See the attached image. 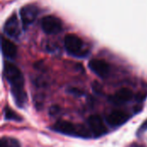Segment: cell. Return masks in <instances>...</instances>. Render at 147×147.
Instances as JSON below:
<instances>
[{"instance_id": "14", "label": "cell", "mask_w": 147, "mask_h": 147, "mask_svg": "<svg viewBox=\"0 0 147 147\" xmlns=\"http://www.w3.org/2000/svg\"><path fill=\"white\" fill-rule=\"evenodd\" d=\"M67 91H68V93H70L73 96H82L84 95V92L82 90H80L78 88H75V87L69 88L67 90Z\"/></svg>"}, {"instance_id": "9", "label": "cell", "mask_w": 147, "mask_h": 147, "mask_svg": "<svg viewBox=\"0 0 147 147\" xmlns=\"http://www.w3.org/2000/svg\"><path fill=\"white\" fill-rule=\"evenodd\" d=\"M129 118L130 115L127 112L122 110H114L108 115L106 120L111 127H120L126 123Z\"/></svg>"}, {"instance_id": "6", "label": "cell", "mask_w": 147, "mask_h": 147, "mask_svg": "<svg viewBox=\"0 0 147 147\" xmlns=\"http://www.w3.org/2000/svg\"><path fill=\"white\" fill-rule=\"evenodd\" d=\"M40 13L39 8L34 4H28L20 9V17L23 27L31 25L38 17Z\"/></svg>"}, {"instance_id": "8", "label": "cell", "mask_w": 147, "mask_h": 147, "mask_svg": "<svg viewBox=\"0 0 147 147\" xmlns=\"http://www.w3.org/2000/svg\"><path fill=\"white\" fill-rule=\"evenodd\" d=\"M89 68L98 77L105 78L109 76L110 71L109 65L103 59H93L89 62Z\"/></svg>"}, {"instance_id": "7", "label": "cell", "mask_w": 147, "mask_h": 147, "mask_svg": "<svg viewBox=\"0 0 147 147\" xmlns=\"http://www.w3.org/2000/svg\"><path fill=\"white\" fill-rule=\"evenodd\" d=\"M88 125L91 134L95 137H101L107 133V127L104 125L103 120L101 116L97 115H94L89 117Z\"/></svg>"}, {"instance_id": "4", "label": "cell", "mask_w": 147, "mask_h": 147, "mask_svg": "<svg viewBox=\"0 0 147 147\" xmlns=\"http://www.w3.org/2000/svg\"><path fill=\"white\" fill-rule=\"evenodd\" d=\"M40 26L42 30L47 34H57L63 29L61 20L55 16H46L41 19Z\"/></svg>"}, {"instance_id": "12", "label": "cell", "mask_w": 147, "mask_h": 147, "mask_svg": "<svg viewBox=\"0 0 147 147\" xmlns=\"http://www.w3.org/2000/svg\"><path fill=\"white\" fill-rule=\"evenodd\" d=\"M0 147H21L19 142L9 137H3L0 141Z\"/></svg>"}, {"instance_id": "3", "label": "cell", "mask_w": 147, "mask_h": 147, "mask_svg": "<svg viewBox=\"0 0 147 147\" xmlns=\"http://www.w3.org/2000/svg\"><path fill=\"white\" fill-rule=\"evenodd\" d=\"M64 45L66 52L74 57L83 58L88 55L89 49L86 47L83 40L74 34L65 35L64 39Z\"/></svg>"}, {"instance_id": "15", "label": "cell", "mask_w": 147, "mask_h": 147, "mask_svg": "<svg viewBox=\"0 0 147 147\" xmlns=\"http://www.w3.org/2000/svg\"><path fill=\"white\" fill-rule=\"evenodd\" d=\"M130 147H144V146H140V145H136V144H134V145H132Z\"/></svg>"}, {"instance_id": "2", "label": "cell", "mask_w": 147, "mask_h": 147, "mask_svg": "<svg viewBox=\"0 0 147 147\" xmlns=\"http://www.w3.org/2000/svg\"><path fill=\"white\" fill-rule=\"evenodd\" d=\"M52 129L61 134L73 136V137L88 139L90 136V132L84 126L73 124L71 122L65 121H60L56 122L52 127Z\"/></svg>"}, {"instance_id": "11", "label": "cell", "mask_w": 147, "mask_h": 147, "mask_svg": "<svg viewBox=\"0 0 147 147\" xmlns=\"http://www.w3.org/2000/svg\"><path fill=\"white\" fill-rule=\"evenodd\" d=\"M133 97V91L128 88H122L119 90L109 99L115 103H124L130 101Z\"/></svg>"}, {"instance_id": "5", "label": "cell", "mask_w": 147, "mask_h": 147, "mask_svg": "<svg viewBox=\"0 0 147 147\" xmlns=\"http://www.w3.org/2000/svg\"><path fill=\"white\" fill-rule=\"evenodd\" d=\"M3 32L6 35L10 38L17 39L22 34V28L20 21L17 16L14 13L12 14L5 22L3 25Z\"/></svg>"}, {"instance_id": "13", "label": "cell", "mask_w": 147, "mask_h": 147, "mask_svg": "<svg viewBox=\"0 0 147 147\" xmlns=\"http://www.w3.org/2000/svg\"><path fill=\"white\" fill-rule=\"evenodd\" d=\"M4 118L9 121H22V117L9 107H6L4 109Z\"/></svg>"}, {"instance_id": "10", "label": "cell", "mask_w": 147, "mask_h": 147, "mask_svg": "<svg viewBox=\"0 0 147 147\" xmlns=\"http://www.w3.org/2000/svg\"><path fill=\"white\" fill-rule=\"evenodd\" d=\"M1 48L2 53L4 57L8 59H15L17 54V47L9 39L2 36L1 40Z\"/></svg>"}, {"instance_id": "1", "label": "cell", "mask_w": 147, "mask_h": 147, "mask_svg": "<svg viewBox=\"0 0 147 147\" xmlns=\"http://www.w3.org/2000/svg\"><path fill=\"white\" fill-rule=\"evenodd\" d=\"M3 75L9 84L16 104L19 108H23L27 102V94L24 89V78L22 71L12 63L4 62Z\"/></svg>"}]
</instances>
